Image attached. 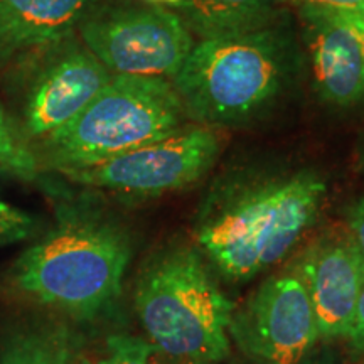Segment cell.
Instances as JSON below:
<instances>
[{"mask_svg": "<svg viewBox=\"0 0 364 364\" xmlns=\"http://www.w3.org/2000/svg\"><path fill=\"white\" fill-rule=\"evenodd\" d=\"M135 311L159 351L182 364L230 358L235 304L189 247H172L150 258L135 287Z\"/></svg>", "mask_w": 364, "mask_h": 364, "instance_id": "obj_3", "label": "cell"}, {"mask_svg": "<svg viewBox=\"0 0 364 364\" xmlns=\"http://www.w3.org/2000/svg\"><path fill=\"white\" fill-rule=\"evenodd\" d=\"M154 2H166V4H171V6H177L181 0H154Z\"/></svg>", "mask_w": 364, "mask_h": 364, "instance_id": "obj_23", "label": "cell"}, {"mask_svg": "<svg viewBox=\"0 0 364 364\" xmlns=\"http://www.w3.org/2000/svg\"><path fill=\"white\" fill-rule=\"evenodd\" d=\"M209 364H238V363H233V361H230V358H226V359H221V361H216V363H209Z\"/></svg>", "mask_w": 364, "mask_h": 364, "instance_id": "obj_24", "label": "cell"}, {"mask_svg": "<svg viewBox=\"0 0 364 364\" xmlns=\"http://www.w3.org/2000/svg\"><path fill=\"white\" fill-rule=\"evenodd\" d=\"M112 76L86 48L71 44L53 54L27 91L26 134L44 139L70 124L110 83Z\"/></svg>", "mask_w": 364, "mask_h": 364, "instance_id": "obj_9", "label": "cell"}, {"mask_svg": "<svg viewBox=\"0 0 364 364\" xmlns=\"http://www.w3.org/2000/svg\"><path fill=\"white\" fill-rule=\"evenodd\" d=\"M38 161L36 154L27 147L26 140L17 134L16 127L0 107V171L33 181L38 176Z\"/></svg>", "mask_w": 364, "mask_h": 364, "instance_id": "obj_15", "label": "cell"}, {"mask_svg": "<svg viewBox=\"0 0 364 364\" xmlns=\"http://www.w3.org/2000/svg\"><path fill=\"white\" fill-rule=\"evenodd\" d=\"M159 349L149 339L130 334H115L107 341V354L98 364H159Z\"/></svg>", "mask_w": 364, "mask_h": 364, "instance_id": "obj_16", "label": "cell"}, {"mask_svg": "<svg viewBox=\"0 0 364 364\" xmlns=\"http://www.w3.org/2000/svg\"><path fill=\"white\" fill-rule=\"evenodd\" d=\"M348 343L351 344V348L358 354H363L364 356V289L361 292V297H359L356 316H354L351 331L348 334Z\"/></svg>", "mask_w": 364, "mask_h": 364, "instance_id": "obj_19", "label": "cell"}, {"mask_svg": "<svg viewBox=\"0 0 364 364\" xmlns=\"http://www.w3.org/2000/svg\"><path fill=\"white\" fill-rule=\"evenodd\" d=\"M287 68V41L263 27L194 44L172 85L189 117L208 125L235 124L279 95Z\"/></svg>", "mask_w": 364, "mask_h": 364, "instance_id": "obj_4", "label": "cell"}, {"mask_svg": "<svg viewBox=\"0 0 364 364\" xmlns=\"http://www.w3.org/2000/svg\"><path fill=\"white\" fill-rule=\"evenodd\" d=\"M80 33L112 75L174 78L194 48L184 21L162 7L103 9L80 21Z\"/></svg>", "mask_w": 364, "mask_h": 364, "instance_id": "obj_6", "label": "cell"}, {"mask_svg": "<svg viewBox=\"0 0 364 364\" xmlns=\"http://www.w3.org/2000/svg\"><path fill=\"white\" fill-rule=\"evenodd\" d=\"M182 112L166 78L113 75L75 120L41 139L43 159L58 172L93 166L174 134Z\"/></svg>", "mask_w": 364, "mask_h": 364, "instance_id": "obj_5", "label": "cell"}, {"mask_svg": "<svg viewBox=\"0 0 364 364\" xmlns=\"http://www.w3.org/2000/svg\"><path fill=\"white\" fill-rule=\"evenodd\" d=\"M299 364H346L338 354L329 351V349H321V351L309 353Z\"/></svg>", "mask_w": 364, "mask_h": 364, "instance_id": "obj_21", "label": "cell"}, {"mask_svg": "<svg viewBox=\"0 0 364 364\" xmlns=\"http://www.w3.org/2000/svg\"><path fill=\"white\" fill-rule=\"evenodd\" d=\"M228 334L253 364H299L318 341L317 318L295 268L268 277L235 309Z\"/></svg>", "mask_w": 364, "mask_h": 364, "instance_id": "obj_8", "label": "cell"}, {"mask_svg": "<svg viewBox=\"0 0 364 364\" xmlns=\"http://www.w3.org/2000/svg\"><path fill=\"white\" fill-rule=\"evenodd\" d=\"M130 258L122 225L102 213L66 208L14 263L12 285L41 306L95 318L120 297Z\"/></svg>", "mask_w": 364, "mask_h": 364, "instance_id": "obj_2", "label": "cell"}, {"mask_svg": "<svg viewBox=\"0 0 364 364\" xmlns=\"http://www.w3.org/2000/svg\"><path fill=\"white\" fill-rule=\"evenodd\" d=\"M314 78L321 97L348 107L364 100V51L341 12L304 6Z\"/></svg>", "mask_w": 364, "mask_h": 364, "instance_id": "obj_11", "label": "cell"}, {"mask_svg": "<svg viewBox=\"0 0 364 364\" xmlns=\"http://www.w3.org/2000/svg\"><path fill=\"white\" fill-rule=\"evenodd\" d=\"M39 231V223L29 211L0 198V248L31 240Z\"/></svg>", "mask_w": 364, "mask_h": 364, "instance_id": "obj_17", "label": "cell"}, {"mask_svg": "<svg viewBox=\"0 0 364 364\" xmlns=\"http://www.w3.org/2000/svg\"><path fill=\"white\" fill-rule=\"evenodd\" d=\"M348 238L349 245L356 253L359 265L363 268L364 275V199L351 209L348 216Z\"/></svg>", "mask_w": 364, "mask_h": 364, "instance_id": "obj_18", "label": "cell"}, {"mask_svg": "<svg viewBox=\"0 0 364 364\" xmlns=\"http://www.w3.org/2000/svg\"><path fill=\"white\" fill-rule=\"evenodd\" d=\"M341 14H343L344 19L348 21L354 29H356L359 39H361L363 51H364V12H341Z\"/></svg>", "mask_w": 364, "mask_h": 364, "instance_id": "obj_22", "label": "cell"}, {"mask_svg": "<svg viewBox=\"0 0 364 364\" xmlns=\"http://www.w3.org/2000/svg\"><path fill=\"white\" fill-rule=\"evenodd\" d=\"M294 268L306 285L316 312L318 339L348 338L364 289V275L346 235L316 241Z\"/></svg>", "mask_w": 364, "mask_h": 364, "instance_id": "obj_10", "label": "cell"}, {"mask_svg": "<svg viewBox=\"0 0 364 364\" xmlns=\"http://www.w3.org/2000/svg\"><path fill=\"white\" fill-rule=\"evenodd\" d=\"M220 152V139L208 127L177 129L157 142L76 169L59 171L80 186L113 193L157 196L193 184L206 174Z\"/></svg>", "mask_w": 364, "mask_h": 364, "instance_id": "obj_7", "label": "cell"}, {"mask_svg": "<svg viewBox=\"0 0 364 364\" xmlns=\"http://www.w3.org/2000/svg\"><path fill=\"white\" fill-rule=\"evenodd\" d=\"M76 364H93V363H91V361H90V359H86V358H83V359H80V361H78V363H76Z\"/></svg>", "mask_w": 364, "mask_h": 364, "instance_id": "obj_25", "label": "cell"}, {"mask_svg": "<svg viewBox=\"0 0 364 364\" xmlns=\"http://www.w3.org/2000/svg\"><path fill=\"white\" fill-rule=\"evenodd\" d=\"M302 6H311L336 12H364V0H299Z\"/></svg>", "mask_w": 364, "mask_h": 364, "instance_id": "obj_20", "label": "cell"}, {"mask_svg": "<svg viewBox=\"0 0 364 364\" xmlns=\"http://www.w3.org/2000/svg\"><path fill=\"white\" fill-rule=\"evenodd\" d=\"M88 0H0V56L58 44L81 21Z\"/></svg>", "mask_w": 364, "mask_h": 364, "instance_id": "obj_12", "label": "cell"}, {"mask_svg": "<svg viewBox=\"0 0 364 364\" xmlns=\"http://www.w3.org/2000/svg\"><path fill=\"white\" fill-rule=\"evenodd\" d=\"M326 191L311 171L235 182L209 199L196 240L223 277L250 280L292 252L316 223Z\"/></svg>", "mask_w": 364, "mask_h": 364, "instance_id": "obj_1", "label": "cell"}, {"mask_svg": "<svg viewBox=\"0 0 364 364\" xmlns=\"http://www.w3.org/2000/svg\"><path fill=\"white\" fill-rule=\"evenodd\" d=\"M75 336L58 322H27L7 336L0 364H75Z\"/></svg>", "mask_w": 364, "mask_h": 364, "instance_id": "obj_14", "label": "cell"}, {"mask_svg": "<svg viewBox=\"0 0 364 364\" xmlns=\"http://www.w3.org/2000/svg\"><path fill=\"white\" fill-rule=\"evenodd\" d=\"M280 0H181L179 16L203 39L268 27Z\"/></svg>", "mask_w": 364, "mask_h": 364, "instance_id": "obj_13", "label": "cell"}]
</instances>
